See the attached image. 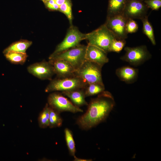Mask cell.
Segmentation results:
<instances>
[{"instance_id": "obj_28", "label": "cell", "mask_w": 161, "mask_h": 161, "mask_svg": "<svg viewBox=\"0 0 161 161\" xmlns=\"http://www.w3.org/2000/svg\"><path fill=\"white\" fill-rule=\"evenodd\" d=\"M45 6L52 11H58L59 6L55 3L54 0H48L44 3Z\"/></svg>"}, {"instance_id": "obj_22", "label": "cell", "mask_w": 161, "mask_h": 161, "mask_svg": "<svg viewBox=\"0 0 161 161\" xmlns=\"http://www.w3.org/2000/svg\"><path fill=\"white\" fill-rule=\"evenodd\" d=\"M49 106L47 103L40 113L38 118L39 126L41 128L44 129L49 127Z\"/></svg>"}, {"instance_id": "obj_23", "label": "cell", "mask_w": 161, "mask_h": 161, "mask_svg": "<svg viewBox=\"0 0 161 161\" xmlns=\"http://www.w3.org/2000/svg\"><path fill=\"white\" fill-rule=\"evenodd\" d=\"M65 139L70 154L73 157L75 155V144L72 131L66 128L64 130Z\"/></svg>"}, {"instance_id": "obj_5", "label": "cell", "mask_w": 161, "mask_h": 161, "mask_svg": "<svg viewBox=\"0 0 161 161\" xmlns=\"http://www.w3.org/2000/svg\"><path fill=\"white\" fill-rule=\"evenodd\" d=\"M87 46L79 44L62 52L49 60H61L70 63L77 70L86 60Z\"/></svg>"}, {"instance_id": "obj_7", "label": "cell", "mask_w": 161, "mask_h": 161, "mask_svg": "<svg viewBox=\"0 0 161 161\" xmlns=\"http://www.w3.org/2000/svg\"><path fill=\"white\" fill-rule=\"evenodd\" d=\"M47 102L50 107L60 113L64 112L73 113L83 112L82 109L75 106L61 94L58 92L50 94L47 98Z\"/></svg>"}, {"instance_id": "obj_16", "label": "cell", "mask_w": 161, "mask_h": 161, "mask_svg": "<svg viewBox=\"0 0 161 161\" xmlns=\"http://www.w3.org/2000/svg\"><path fill=\"white\" fill-rule=\"evenodd\" d=\"M127 0H109L107 17L123 13Z\"/></svg>"}, {"instance_id": "obj_10", "label": "cell", "mask_w": 161, "mask_h": 161, "mask_svg": "<svg viewBox=\"0 0 161 161\" xmlns=\"http://www.w3.org/2000/svg\"><path fill=\"white\" fill-rule=\"evenodd\" d=\"M141 0H127L123 14L128 18L141 20L147 16L148 8Z\"/></svg>"}, {"instance_id": "obj_17", "label": "cell", "mask_w": 161, "mask_h": 161, "mask_svg": "<svg viewBox=\"0 0 161 161\" xmlns=\"http://www.w3.org/2000/svg\"><path fill=\"white\" fill-rule=\"evenodd\" d=\"M32 43L31 41L26 40H21L15 42L4 49L3 53L9 52L25 53L27 50Z\"/></svg>"}, {"instance_id": "obj_9", "label": "cell", "mask_w": 161, "mask_h": 161, "mask_svg": "<svg viewBox=\"0 0 161 161\" xmlns=\"http://www.w3.org/2000/svg\"><path fill=\"white\" fill-rule=\"evenodd\" d=\"M124 49L126 53L121 59L133 65H140L151 56L145 45L133 47H126Z\"/></svg>"}, {"instance_id": "obj_26", "label": "cell", "mask_w": 161, "mask_h": 161, "mask_svg": "<svg viewBox=\"0 0 161 161\" xmlns=\"http://www.w3.org/2000/svg\"><path fill=\"white\" fill-rule=\"evenodd\" d=\"M138 29V26L137 22L133 19L128 18L126 25V29L128 34L135 33Z\"/></svg>"}, {"instance_id": "obj_29", "label": "cell", "mask_w": 161, "mask_h": 161, "mask_svg": "<svg viewBox=\"0 0 161 161\" xmlns=\"http://www.w3.org/2000/svg\"><path fill=\"white\" fill-rule=\"evenodd\" d=\"M55 2L59 6L64 4L68 0H54Z\"/></svg>"}, {"instance_id": "obj_3", "label": "cell", "mask_w": 161, "mask_h": 161, "mask_svg": "<svg viewBox=\"0 0 161 161\" xmlns=\"http://www.w3.org/2000/svg\"><path fill=\"white\" fill-rule=\"evenodd\" d=\"M116 39L113 33L105 24L95 30L86 34L85 39L88 44L96 46L106 53L109 52L112 41Z\"/></svg>"}, {"instance_id": "obj_11", "label": "cell", "mask_w": 161, "mask_h": 161, "mask_svg": "<svg viewBox=\"0 0 161 161\" xmlns=\"http://www.w3.org/2000/svg\"><path fill=\"white\" fill-rule=\"evenodd\" d=\"M27 70L30 74L41 80H50L55 74L53 66L49 61L32 64L27 67Z\"/></svg>"}, {"instance_id": "obj_4", "label": "cell", "mask_w": 161, "mask_h": 161, "mask_svg": "<svg viewBox=\"0 0 161 161\" xmlns=\"http://www.w3.org/2000/svg\"><path fill=\"white\" fill-rule=\"evenodd\" d=\"M102 66L86 60L76 70L75 75L83 79L87 84L93 83L104 84L101 74Z\"/></svg>"}, {"instance_id": "obj_21", "label": "cell", "mask_w": 161, "mask_h": 161, "mask_svg": "<svg viewBox=\"0 0 161 161\" xmlns=\"http://www.w3.org/2000/svg\"><path fill=\"white\" fill-rule=\"evenodd\" d=\"M104 84L93 83L88 84L84 89L86 97L98 95L105 91Z\"/></svg>"}, {"instance_id": "obj_31", "label": "cell", "mask_w": 161, "mask_h": 161, "mask_svg": "<svg viewBox=\"0 0 161 161\" xmlns=\"http://www.w3.org/2000/svg\"><path fill=\"white\" fill-rule=\"evenodd\" d=\"M41 0L44 3L48 0Z\"/></svg>"}, {"instance_id": "obj_8", "label": "cell", "mask_w": 161, "mask_h": 161, "mask_svg": "<svg viewBox=\"0 0 161 161\" xmlns=\"http://www.w3.org/2000/svg\"><path fill=\"white\" fill-rule=\"evenodd\" d=\"M128 18L123 14L107 17L105 24L117 40H125L128 33L126 25Z\"/></svg>"}, {"instance_id": "obj_13", "label": "cell", "mask_w": 161, "mask_h": 161, "mask_svg": "<svg viewBox=\"0 0 161 161\" xmlns=\"http://www.w3.org/2000/svg\"><path fill=\"white\" fill-rule=\"evenodd\" d=\"M57 78H62L75 75L76 70L69 63L61 60H49Z\"/></svg>"}, {"instance_id": "obj_12", "label": "cell", "mask_w": 161, "mask_h": 161, "mask_svg": "<svg viewBox=\"0 0 161 161\" xmlns=\"http://www.w3.org/2000/svg\"><path fill=\"white\" fill-rule=\"evenodd\" d=\"M85 58L86 60L102 67L109 61L107 53L96 46L89 44L87 46Z\"/></svg>"}, {"instance_id": "obj_24", "label": "cell", "mask_w": 161, "mask_h": 161, "mask_svg": "<svg viewBox=\"0 0 161 161\" xmlns=\"http://www.w3.org/2000/svg\"><path fill=\"white\" fill-rule=\"evenodd\" d=\"M58 11L63 13L69 21L70 26L72 25L73 16L72 4L71 0H68L59 7Z\"/></svg>"}, {"instance_id": "obj_25", "label": "cell", "mask_w": 161, "mask_h": 161, "mask_svg": "<svg viewBox=\"0 0 161 161\" xmlns=\"http://www.w3.org/2000/svg\"><path fill=\"white\" fill-rule=\"evenodd\" d=\"M126 44L125 40L114 39L112 42L109 49V52H120Z\"/></svg>"}, {"instance_id": "obj_18", "label": "cell", "mask_w": 161, "mask_h": 161, "mask_svg": "<svg viewBox=\"0 0 161 161\" xmlns=\"http://www.w3.org/2000/svg\"><path fill=\"white\" fill-rule=\"evenodd\" d=\"M4 54L8 61L15 64H23L26 62L28 56L26 53L9 52Z\"/></svg>"}, {"instance_id": "obj_19", "label": "cell", "mask_w": 161, "mask_h": 161, "mask_svg": "<svg viewBox=\"0 0 161 161\" xmlns=\"http://www.w3.org/2000/svg\"><path fill=\"white\" fill-rule=\"evenodd\" d=\"M143 24V33L147 37L153 45L156 44L153 27L147 16L141 20Z\"/></svg>"}, {"instance_id": "obj_6", "label": "cell", "mask_w": 161, "mask_h": 161, "mask_svg": "<svg viewBox=\"0 0 161 161\" xmlns=\"http://www.w3.org/2000/svg\"><path fill=\"white\" fill-rule=\"evenodd\" d=\"M86 34L81 32L76 27L70 26L64 38L57 46L54 52L49 56V59L79 45L82 40L85 39Z\"/></svg>"}, {"instance_id": "obj_1", "label": "cell", "mask_w": 161, "mask_h": 161, "mask_svg": "<svg viewBox=\"0 0 161 161\" xmlns=\"http://www.w3.org/2000/svg\"><path fill=\"white\" fill-rule=\"evenodd\" d=\"M115 105L110 92L104 91L90 101L86 112L79 117L76 123L83 130H88L104 121Z\"/></svg>"}, {"instance_id": "obj_14", "label": "cell", "mask_w": 161, "mask_h": 161, "mask_svg": "<svg viewBox=\"0 0 161 161\" xmlns=\"http://www.w3.org/2000/svg\"><path fill=\"white\" fill-rule=\"evenodd\" d=\"M116 74L122 81L126 83H131L136 80L138 75V70L129 66H123L117 69Z\"/></svg>"}, {"instance_id": "obj_27", "label": "cell", "mask_w": 161, "mask_h": 161, "mask_svg": "<svg viewBox=\"0 0 161 161\" xmlns=\"http://www.w3.org/2000/svg\"><path fill=\"white\" fill-rule=\"evenodd\" d=\"M144 3L152 10H158L161 7V0H145Z\"/></svg>"}, {"instance_id": "obj_20", "label": "cell", "mask_w": 161, "mask_h": 161, "mask_svg": "<svg viewBox=\"0 0 161 161\" xmlns=\"http://www.w3.org/2000/svg\"><path fill=\"white\" fill-rule=\"evenodd\" d=\"M49 127L50 128L61 127L62 125L63 120L60 113L49 106Z\"/></svg>"}, {"instance_id": "obj_30", "label": "cell", "mask_w": 161, "mask_h": 161, "mask_svg": "<svg viewBox=\"0 0 161 161\" xmlns=\"http://www.w3.org/2000/svg\"><path fill=\"white\" fill-rule=\"evenodd\" d=\"M74 161H91L90 159H86L78 158L75 155L74 156Z\"/></svg>"}, {"instance_id": "obj_15", "label": "cell", "mask_w": 161, "mask_h": 161, "mask_svg": "<svg viewBox=\"0 0 161 161\" xmlns=\"http://www.w3.org/2000/svg\"><path fill=\"white\" fill-rule=\"evenodd\" d=\"M62 93L68 97L72 103L78 107L88 105L85 99L84 89H78Z\"/></svg>"}, {"instance_id": "obj_32", "label": "cell", "mask_w": 161, "mask_h": 161, "mask_svg": "<svg viewBox=\"0 0 161 161\" xmlns=\"http://www.w3.org/2000/svg\"><path fill=\"white\" fill-rule=\"evenodd\" d=\"M142 0V1H143V0Z\"/></svg>"}, {"instance_id": "obj_2", "label": "cell", "mask_w": 161, "mask_h": 161, "mask_svg": "<svg viewBox=\"0 0 161 161\" xmlns=\"http://www.w3.org/2000/svg\"><path fill=\"white\" fill-rule=\"evenodd\" d=\"M88 84L81 78L76 75L52 79L46 87V92L61 91L62 92L79 89H85Z\"/></svg>"}]
</instances>
